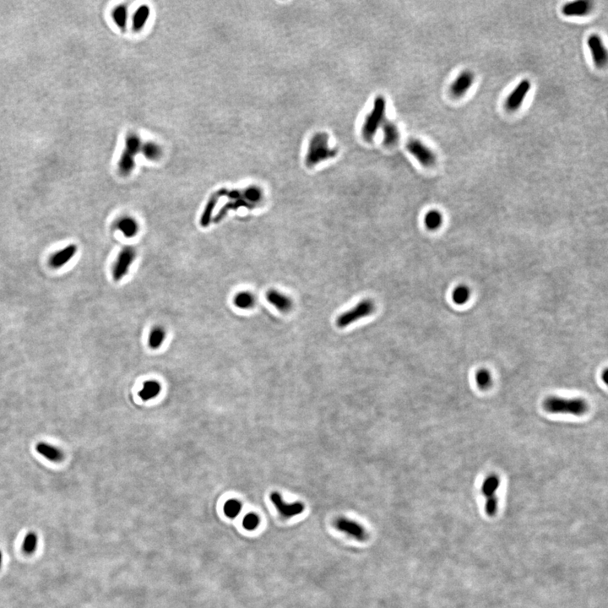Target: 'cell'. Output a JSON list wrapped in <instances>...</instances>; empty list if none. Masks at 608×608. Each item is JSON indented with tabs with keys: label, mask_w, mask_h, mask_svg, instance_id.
<instances>
[{
	"label": "cell",
	"mask_w": 608,
	"mask_h": 608,
	"mask_svg": "<svg viewBox=\"0 0 608 608\" xmlns=\"http://www.w3.org/2000/svg\"><path fill=\"white\" fill-rule=\"evenodd\" d=\"M336 148L329 146V135L325 132L316 133L310 140L305 162L309 167H314L322 161L334 158L337 155Z\"/></svg>",
	"instance_id": "6da1fadb"
},
{
	"label": "cell",
	"mask_w": 608,
	"mask_h": 608,
	"mask_svg": "<svg viewBox=\"0 0 608 608\" xmlns=\"http://www.w3.org/2000/svg\"><path fill=\"white\" fill-rule=\"evenodd\" d=\"M545 410L551 413H563L574 416L584 415L588 410V404L584 399H566L561 397L551 396L543 402Z\"/></svg>",
	"instance_id": "7a4b0ae2"
},
{
	"label": "cell",
	"mask_w": 608,
	"mask_h": 608,
	"mask_svg": "<svg viewBox=\"0 0 608 608\" xmlns=\"http://www.w3.org/2000/svg\"><path fill=\"white\" fill-rule=\"evenodd\" d=\"M386 113V100L383 96H378L374 100L372 111L365 118L362 128V137L367 141H372L378 131V128L382 126L385 120Z\"/></svg>",
	"instance_id": "3957f363"
},
{
	"label": "cell",
	"mask_w": 608,
	"mask_h": 608,
	"mask_svg": "<svg viewBox=\"0 0 608 608\" xmlns=\"http://www.w3.org/2000/svg\"><path fill=\"white\" fill-rule=\"evenodd\" d=\"M375 311V304L370 299H364L351 310L342 313L336 319V326L339 328H345L363 318L373 315Z\"/></svg>",
	"instance_id": "277c9868"
},
{
	"label": "cell",
	"mask_w": 608,
	"mask_h": 608,
	"mask_svg": "<svg viewBox=\"0 0 608 608\" xmlns=\"http://www.w3.org/2000/svg\"><path fill=\"white\" fill-rule=\"evenodd\" d=\"M499 477L497 475H490L487 476L483 484H482V493L486 497L485 511L488 516H494L497 511V501L496 497V492L499 486Z\"/></svg>",
	"instance_id": "5b68a950"
},
{
	"label": "cell",
	"mask_w": 608,
	"mask_h": 608,
	"mask_svg": "<svg viewBox=\"0 0 608 608\" xmlns=\"http://www.w3.org/2000/svg\"><path fill=\"white\" fill-rule=\"evenodd\" d=\"M136 259V251L132 247H125L122 249L113 267V278L119 281L130 271V267Z\"/></svg>",
	"instance_id": "8992f818"
},
{
	"label": "cell",
	"mask_w": 608,
	"mask_h": 608,
	"mask_svg": "<svg viewBox=\"0 0 608 608\" xmlns=\"http://www.w3.org/2000/svg\"><path fill=\"white\" fill-rule=\"evenodd\" d=\"M408 152L418 160L423 167H431L436 163V156L431 149L421 140L412 139L407 144Z\"/></svg>",
	"instance_id": "52a82bcc"
},
{
	"label": "cell",
	"mask_w": 608,
	"mask_h": 608,
	"mask_svg": "<svg viewBox=\"0 0 608 608\" xmlns=\"http://www.w3.org/2000/svg\"><path fill=\"white\" fill-rule=\"evenodd\" d=\"M270 501L283 518H291L298 516L304 511V505L301 502L287 503L283 500L282 497L277 492H273L270 496Z\"/></svg>",
	"instance_id": "ba28073f"
},
{
	"label": "cell",
	"mask_w": 608,
	"mask_h": 608,
	"mask_svg": "<svg viewBox=\"0 0 608 608\" xmlns=\"http://www.w3.org/2000/svg\"><path fill=\"white\" fill-rule=\"evenodd\" d=\"M531 88L532 83L529 79L521 80L507 98L506 109L511 112L517 111L522 106L524 100L531 90Z\"/></svg>",
	"instance_id": "9c48e42d"
},
{
	"label": "cell",
	"mask_w": 608,
	"mask_h": 608,
	"mask_svg": "<svg viewBox=\"0 0 608 608\" xmlns=\"http://www.w3.org/2000/svg\"><path fill=\"white\" fill-rule=\"evenodd\" d=\"M335 527L341 532L348 535L358 541L367 539V532L360 524L347 518H339L335 522Z\"/></svg>",
	"instance_id": "30bf717a"
},
{
	"label": "cell",
	"mask_w": 608,
	"mask_h": 608,
	"mask_svg": "<svg viewBox=\"0 0 608 608\" xmlns=\"http://www.w3.org/2000/svg\"><path fill=\"white\" fill-rule=\"evenodd\" d=\"M587 44L590 48L591 57L595 65L599 68L605 66L607 61V53L602 39L598 35L593 34L588 38Z\"/></svg>",
	"instance_id": "8fae6325"
},
{
	"label": "cell",
	"mask_w": 608,
	"mask_h": 608,
	"mask_svg": "<svg viewBox=\"0 0 608 608\" xmlns=\"http://www.w3.org/2000/svg\"><path fill=\"white\" fill-rule=\"evenodd\" d=\"M475 76L470 70L461 72L450 86V92L455 97H461L473 85Z\"/></svg>",
	"instance_id": "7c38bea8"
},
{
	"label": "cell",
	"mask_w": 608,
	"mask_h": 608,
	"mask_svg": "<svg viewBox=\"0 0 608 608\" xmlns=\"http://www.w3.org/2000/svg\"><path fill=\"white\" fill-rule=\"evenodd\" d=\"M140 151V149L135 146H125V151H123L119 161L120 174L128 176L133 172L135 166V156Z\"/></svg>",
	"instance_id": "4fadbf2b"
},
{
	"label": "cell",
	"mask_w": 608,
	"mask_h": 608,
	"mask_svg": "<svg viewBox=\"0 0 608 608\" xmlns=\"http://www.w3.org/2000/svg\"><path fill=\"white\" fill-rule=\"evenodd\" d=\"M268 302L281 313H288L293 307V301L286 294L270 289L266 293Z\"/></svg>",
	"instance_id": "5bb4252c"
},
{
	"label": "cell",
	"mask_w": 608,
	"mask_h": 608,
	"mask_svg": "<svg viewBox=\"0 0 608 608\" xmlns=\"http://www.w3.org/2000/svg\"><path fill=\"white\" fill-rule=\"evenodd\" d=\"M77 250H78V248L75 244H70L69 246L65 247L51 257V259H49V265L53 269H59V268L63 267L74 258V255L76 254Z\"/></svg>",
	"instance_id": "9a60e30c"
},
{
	"label": "cell",
	"mask_w": 608,
	"mask_h": 608,
	"mask_svg": "<svg viewBox=\"0 0 608 608\" xmlns=\"http://www.w3.org/2000/svg\"><path fill=\"white\" fill-rule=\"evenodd\" d=\"M36 450L40 455H42L43 458H45L46 460L53 463H59L64 460V453L59 449L56 447L55 445L46 443V442H39L36 445Z\"/></svg>",
	"instance_id": "2e32d148"
},
{
	"label": "cell",
	"mask_w": 608,
	"mask_h": 608,
	"mask_svg": "<svg viewBox=\"0 0 608 608\" xmlns=\"http://www.w3.org/2000/svg\"><path fill=\"white\" fill-rule=\"evenodd\" d=\"M592 9V3L586 0H579L571 3L566 4L562 9V12L566 16H584L590 13Z\"/></svg>",
	"instance_id": "e0dca14e"
},
{
	"label": "cell",
	"mask_w": 608,
	"mask_h": 608,
	"mask_svg": "<svg viewBox=\"0 0 608 608\" xmlns=\"http://www.w3.org/2000/svg\"><path fill=\"white\" fill-rule=\"evenodd\" d=\"M228 192L227 188H222L219 191H217V193L212 194L209 200L207 202V206L205 207L204 212L201 215L200 223L201 227L203 228H207L211 224V220H212V214L214 212L215 207L217 206V202L219 200V198L222 196H225Z\"/></svg>",
	"instance_id": "ac0fdd59"
},
{
	"label": "cell",
	"mask_w": 608,
	"mask_h": 608,
	"mask_svg": "<svg viewBox=\"0 0 608 608\" xmlns=\"http://www.w3.org/2000/svg\"><path fill=\"white\" fill-rule=\"evenodd\" d=\"M383 133V144L388 147L396 146L399 140V131L394 123L385 119L382 125Z\"/></svg>",
	"instance_id": "d6986e66"
},
{
	"label": "cell",
	"mask_w": 608,
	"mask_h": 608,
	"mask_svg": "<svg viewBox=\"0 0 608 608\" xmlns=\"http://www.w3.org/2000/svg\"><path fill=\"white\" fill-rule=\"evenodd\" d=\"M116 226L125 238H134L139 232V224L136 220L131 217H122L117 222Z\"/></svg>",
	"instance_id": "ffe728a7"
},
{
	"label": "cell",
	"mask_w": 608,
	"mask_h": 608,
	"mask_svg": "<svg viewBox=\"0 0 608 608\" xmlns=\"http://www.w3.org/2000/svg\"><path fill=\"white\" fill-rule=\"evenodd\" d=\"M241 207L248 208V209H253L254 207H252L251 205L249 204V202L244 198L243 195V191H242V195L235 199H232L230 202H228V204L225 205L223 208L220 211L219 213L217 215V217L215 218V222H219L222 221L226 215L228 214V212L231 210H238Z\"/></svg>",
	"instance_id": "44dd1931"
},
{
	"label": "cell",
	"mask_w": 608,
	"mask_h": 608,
	"mask_svg": "<svg viewBox=\"0 0 608 608\" xmlns=\"http://www.w3.org/2000/svg\"><path fill=\"white\" fill-rule=\"evenodd\" d=\"M150 8L147 6H141L135 11L132 19V29L135 32L143 30L150 17Z\"/></svg>",
	"instance_id": "7402d4cb"
},
{
	"label": "cell",
	"mask_w": 608,
	"mask_h": 608,
	"mask_svg": "<svg viewBox=\"0 0 608 608\" xmlns=\"http://www.w3.org/2000/svg\"><path fill=\"white\" fill-rule=\"evenodd\" d=\"M161 384L157 381H146L143 384V388L139 392L140 398L147 401L156 398L161 392Z\"/></svg>",
	"instance_id": "603a6c76"
},
{
	"label": "cell",
	"mask_w": 608,
	"mask_h": 608,
	"mask_svg": "<svg viewBox=\"0 0 608 608\" xmlns=\"http://www.w3.org/2000/svg\"><path fill=\"white\" fill-rule=\"evenodd\" d=\"M233 302L236 307L241 310H249L254 307L255 304V297L249 291H241L236 295L233 299Z\"/></svg>",
	"instance_id": "cb8c5ba5"
},
{
	"label": "cell",
	"mask_w": 608,
	"mask_h": 608,
	"mask_svg": "<svg viewBox=\"0 0 608 608\" xmlns=\"http://www.w3.org/2000/svg\"><path fill=\"white\" fill-rule=\"evenodd\" d=\"M166 339V331L161 326L154 327L149 335L148 345L151 349H158Z\"/></svg>",
	"instance_id": "d4e9b609"
},
{
	"label": "cell",
	"mask_w": 608,
	"mask_h": 608,
	"mask_svg": "<svg viewBox=\"0 0 608 608\" xmlns=\"http://www.w3.org/2000/svg\"><path fill=\"white\" fill-rule=\"evenodd\" d=\"M243 195L254 208L263 199V191L257 186H249L243 191Z\"/></svg>",
	"instance_id": "484cf974"
},
{
	"label": "cell",
	"mask_w": 608,
	"mask_h": 608,
	"mask_svg": "<svg viewBox=\"0 0 608 608\" xmlns=\"http://www.w3.org/2000/svg\"><path fill=\"white\" fill-rule=\"evenodd\" d=\"M424 223L429 230L435 231L439 229L443 223L441 213L438 211H430L426 214Z\"/></svg>",
	"instance_id": "4316f807"
},
{
	"label": "cell",
	"mask_w": 608,
	"mask_h": 608,
	"mask_svg": "<svg viewBox=\"0 0 608 608\" xmlns=\"http://www.w3.org/2000/svg\"><path fill=\"white\" fill-rule=\"evenodd\" d=\"M141 151L144 156L151 161H156L161 156V147L152 141L143 144L141 146Z\"/></svg>",
	"instance_id": "83f0119b"
},
{
	"label": "cell",
	"mask_w": 608,
	"mask_h": 608,
	"mask_svg": "<svg viewBox=\"0 0 608 608\" xmlns=\"http://www.w3.org/2000/svg\"><path fill=\"white\" fill-rule=\"evenodd\" d=\"M127 8L125 6H117L112 12V17L114 22L122 31H125L127 26Z\"/></svg>",
	"instance_id": "f1b7e54d"
},
{
	"label": "cell",
	"mask_w": 608,
	"mask_h": 608,
	"mask_svg": "<svg viewBox=\"0 0 608 608\" xmlns=\"http://www.w3.org/2000/svg\"><path fill=\"white\" fill-rule=\"evenodd\" d=\"M37 544H38V537H37V534L35 532H28L23 540L22 550L24 551V553L27 554H32L37 550Z\"/></svg>",
	"instance_id": "f546056e"
},
{
	"label": "cell",
	"mask_w": 608,
	"mask_h": 608,
	"mask_svg": "<svg viewBox=\"0 0 608 608\" xmlns=\"http://www.w3.org/2000/svg\"><path fill=\"white\" fill-rule=\"evenodd\" d=\"M242 511V503L240 501L235 498L229 499L224 505V513L228 518L234 519L239 516Z\"/></svg>",
	"instance_id": "4dcf8cb0"
},
{
	"label": "cell",
	"mask_w": 608,
	"mask_h": 608,
	"mask_svg": "<svg viewBox=\"0 0 608 608\" xmlns=\"http://www.w3.org/2000/svg\"><path fill=\"white\" fill-rule=\"evenodd\" d=\"M470 294L471 292L467 286H459L455 289V291L453 292V300L455 303L462 305L468 301L470 298Z\"/></svg>",
	"instance_id": "1f68e13d"
},
{
	"label": "cell",
	"mask_w": 608,
	"mask_h": 608,
	"mask_svg": "<svg viewBox=\"0 0 608 608\" xmlns=\"http://www.w3.org/2000/svg\"><path fill=\"white\" fill-rule=\"evenodd\" d=\"M476 381L479 388L481 389H488L492 383V378L488 371L481 369L476 373Z\"/></svg>",
	"instance_id": "d6a6232c"
},
{
	"label": "cell",
	"mask_w": 608,
	"mask_h": 608,
	"mask_svg": "<svg viewBox=\"0 0 608 608\" xmlns=\"http://www.w3.org/2000/svg\"><path fill=\"white\" fill-rule=\"evenodd\" d=\"M260 523L259 516L255 513H249L244 516L243 520V526L244 529L249 532L254 531L258 528Z\"/></svg>",
	"instance_id": "836d02e7"
},
{
	"label": "cell",
	"mask_w": 608,
	"mask_h": 608,
	"mask_svg": "<svg viewBox=\"0 0 608 608\" xmlns=\"http://www.w3.org/2000/svg\"><path fill=\"white\" fill-rule=\"evenodd\" d=\"M607 373H608L607 370H605V371H604V372H603L602 378H603V380L605 381V383H606V382H605V380H606V377H607Z\"/></svg>",
	"instance_id": "e575fe53"
},
{
	"label": "cell",
	"mask_w": 608,
	"mask_h": 608,
	"mask_svg": "<svg viewBox=\"0 0 608 608\" xmlns=\"http://www.w3.org/2000/svg\"><path fill=\"white\" fill-rule=\"evenodd\" d=\"M2 563H3V553L0 551V567L2 565Z\"/></svg>",
	"instance_id": "d590c367"
}]
</instances>
